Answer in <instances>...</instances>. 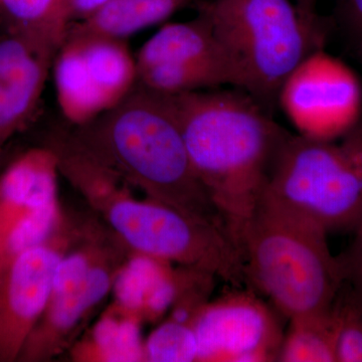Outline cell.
I'll use <instances>...</instances> for the list:
<instances>
[{"mask_svg": "<svg viewBox=\"0 0 362 362\" xmlns=\"http://www.w3.org/2000/svg\"><path fill=\"white\" fill-rule=\"evenodd\" d=\"M168 98L192 168L238 245L291 133L240 89Z\"/></svg>", "mask_w": 362, "mask_h": 362, "instance_id": "1", "label": "cell"}, {"mask_svg": "<svg viewBox=\"0 0 362 362\" xmlns=\"http://www.w3.org/2000/svg\"><path fill=\"white\" fill-rule=\"evenodd\" d=\"M58 171L54 152L42 147L28 150L0 173V275L20 252L56 235Z\"/></svg>", "mask_w": 362, "mask_h": 362, "instance_id": "8", "label": "cell"}, {"mask_svg": "<svg viewBox=\"0 0 362 362\" xmlns=\"http://www.w3.org/2000/svg\"><path fill=\"white\" fill-rule=\"evenodd\" d=\"M78 83L102 113L123 101L138 84V69L126 40L68 35Z\"/></svg>", "mask_w": 362, "mask_h": 362, "instance_id": "12", "label": "cell"}, {"mask_svg": "<svg viewBox=\"0 0 362 362\" xmlns=\"http://www.w3.org/2000/svg\"><path fill=\"white\" fill-rule=\"evenodd\" d=\"M356 45L357 49H358L359 58H361V61L362 63V40H361V42H357Z\"/></svg>", "mask_w": 362, "mask_h": 362, "instance_id": "27", "label": "cell"}, {"mask_svg": "<svg viewBox=\"0 0 362 362\" xmlns=\"http://www.w3.org/2000/svg\"><path fill=\"white\" fill-rule=\"evenodd\" d=\"M197 354L199 347L192 325L171 319L156 328L144 345L147 361H197Z\"/></svg>", "mask_w": 362, "mask_h": 362, "instance_id": "22", "label": "cell"}, {"mask_svg": "<svg viewBox=\"0 0 362 362\" xmlns=\"http://www.w3.org/2000/svg\"><path fill=\"white\" fill-rule=\"evenodd\" d=\"M0 13L6 32L52 59L71 25L68 0H0Z\"/></svg>", "mask_w": 362, "mask_h": 362, "instance_id": "15", "label": "cell"}, {"mask_svg": "<svg viewBox=\"0 0 362 362\" xmlns=\"http://www.w3.org/2000/svg\"><path fill=\"white\" fill-rule=\"evenodd\" d=\"M101 165L86 169L75 187L103 214L114 233L138 255L197 269L233 287H247L237 243L223 226L163 202L136 199Z\"/></svg>", "mask_w": 362, "mask_h": 362, "instance_id": "4", "label": "cell"}, {"mask_svg": "<svg viewBox=\"0 0 362 362\" xmlns=\"http://www.w3.org/2000/svg\"><path fill=\"white\" fill-rule=\"evenodd\" d=\"M218 57L228 59L214 35L211 21L206 14L199 11L194 20L162 26L142 45L136 63L140 71L163 64Z\"/></svg>", "mask_w": 362, "mask_h": 362, "instance_id": "14", "label": "cell"}, {"mask_svg": "<svg viewBox=\"0 0 362 362\" xmlns=\"http://www.w3.org/2000/svg\"><path fill=\"white\" fill-rule=\"evenodd\" d=\"M318 0H294L297 8L307 18H314L318 16L316 11Z\"/></svg>", "mask_w": 362, "mask_h": 362, "instance_id": "26", "label": "cell"}, {"mask_svg": "<svg viewBox=\"0 0 362 362\" xmlns=\"http://www.w3.org/2000/svg\"><path fill=\"white\" fill-rule=\"evenodd\" d=\"M337 362H362V301L343 282L330 308Z\"/></svg>", "mask_w": 362, "mask_h": 362, "instance_id": "21", "label": "cell"}, {"mask_svg": "<svg viewBox=\"0 0 362 362\" xmlns=\"http://www.w3.org/2000/svg\"><path fill=\"white\" fill-rule=\"evenodd\" d=\"M187 269L173 271L170 263L138 255L116 279V296L125 315L156 319L173 307L187 280Z\"/></svg>", "mask_w": 362, "mask_h": 362, "instance_id": "13", "label": "cell"}, {"mask_svg": "<svg viewBox=\"0 0 362 362\" xmlns=\"http://www.w3.org/2000/svg\"><path fill=\"white\" fill-rule=\"evenodd\" d=\"M278 104L298 134L332 141L361 120L362 85L344 62L318 49L286 78Z\"/></svg>", "mask_w": 362, "mask_h": 362, "instance_id": "7", "label": "cell"}, {"mask_svg": "<svg viewBox=\"0 0 362 362\" xmlns=\"http://www.w3.org/2000/svg\"><path fill=\"white\" fill-rule=\"evenodd\" d=\"M338 23L354 42L362 40V0H337Z\"/></svg>", "mask_w": 362, "mask_h": 362, "instance_id": "24", "label": "cell"}, {"mask_svg": "<svg viewBox=\"0 0 362 362\" xmlns=\"http://www.w3.org/2000/svg\"><path fill=\"white\" fill-rule=\"evenodd\" d=\"M277 357L280 362H337L329 311L289 319Z\"/></svg>", "mask_w": 362, "mask_h": 362, "instance_id": "19", "label": "cell"}, {"mask_svg": "<svg viewBox=\"0 0 362 362\" xmlns=\"http://www.w3.org/2000/svg\"><path fill=\"white\" fill-rule=\"evenodd\" d=\"M189 2L190 0H110L88 20L71 25L68 35L126 40L150 26L163 23Z\"/></svg>", "mask_w": 362, "mask_h": 362, "instance_id": "16", "label": "cell"}, {"mask_svg": "<svg viewBox=\"0 0 362 362\" xmlns=\"http://www.w3.org/2000/svg\"><path fill=\"white\" fill-rule=\"evenodd\" d=\"M277 313L250 289L207 302L192 323L197 361H277L284 337Z\"/></svg>", "mask_w": 362, "mask_h": 362, "instance_id": "9", "label": "cell"}, {"mask_svg": "<svg viewBox=\"0 0 362 362\" xmlns=\"http://www.w3.org/2000/svg\"><path fill=\"white\" fill-rule=\"evenodd\" d=\"M83 350L84 358L105 361H145L136 318L126 315L121 321L106 319L95 329L92 341Z\"/></svg>", "mask_w": 362, "mask_h": 362, "instance_id": "20", "label": "cell"}, {"mask_svg": "<svg viewBox=\"0 0 362 362\" xmlns=\"http://www.w3.org/2000/svg\"><path fill=\"white\" fill-rule=\"evenodd\" d=\"M263 194L327 233L354 230L362 218V119L332 141L291 133Z\"/></svg>", "mask_w": 362, "mask_h": 362, "instance_id": "6", "label": "cell"}, {"mask_svg": "<svg viewBox=\"0 0 362 362\" xmlns=\"http://www.w3.org/2000/svg\"><path fill=\"white\" fill-rule=\"evenodd\" d=\"M138 84L168 96L211 90L225 85L240 89L235 69L223 57L150 66L138 71Z\"/></svg>", "mask_w": 362, "mask_h": 362, "instance_id": "17", "label": "cell"}, {"mask_svg": "<svg viewBox=\"0 0 362 362\" xmlns=\"http://www.w3.org/2000/svg\"><path fill=\"white\" fill-rule=\"evenodd\" d=\"M47 71V66L16 73L0 71V150L37 109Z\"/></svg>", "mask_w": 362, "mask_h": 362, "instance_id": "18", "label": "cell"}, {"mask_svg": "<svg viewBox=\"0 0 362 362\" xmlns=\"http://www.w3.org/2000/svg\"><path fill=\"white\" fill-rule=\"evenodd\" d=\"M352 232L351 244L338 259L341 265L343 282L346 283L362 301V218Z\"/></svg>", "mask_w": 362, "mask_h": 362, "instance_id": "23", "label": "cell"}, {"mask_svg": "<svg viewBox=\"0 0 362 362\" xmlns=\"http://www.w3.org/2000/svg\"><path fill=\"white\" fill-rule=\"evenodd\" d=\"M52 238L20 252L0 275V362L18 361L49 302L63 258Z\"/></svg>", "mask_w": 362, "mask_h": 362, "instance_id": "10", "label": "cell"}, {"mask_svg": "<svg viewBox=\"0 0 362 362\" xmlns=\"http://www.w3.org/2000/svg\"><path fill=\"white\" fill-rule=\"evenodd\" d=\"M71 136L89 156L149 199L226 228L192 168L166 95L137 84L123 101L77 126Z\"/></svg>", "mask_w": 362, "mask_h": 362, "instance_id": "2", "label": "cell"}, {"mask_svg": "<svg viewBox=\"0 0 362 362\" xmlns=\"http://www.w3.org/2000/svg\"><path fill=\"white\" fill-rule=\"evenodd\" d=\"M99 258L82 285L69 290H52L44 313L21 351L20 361H42L63 349L66 338L109 292L112 270Z\"/></svg>", "mask_w": 362, "mask_h": 362, "instance_id": "11", "label": "cell"}, {"mask_svg": "<svg viewBox=\"0 0 362 362\" xmlns=\"http://www.w3.org/2000/svg\"><path fill=\"white\" fill-rule=\"evenodd\" d=\"M327 235L262 195L238 240L247 289L265 295L288 319L329 311L343 273Z\"/></svg>", "mask_w": 362, "mask_h": 362, "instance_id": "3", "label": "cell"}, {"mask_svg": "<svg viewBox=\"0 0 362 362\" xmlns=\"http://www.w3.org/2000/svg\"><path fill=\"white\" fill-rule=\"evenodd\" d=\"M110 0H68V11L71 21L80 23L94 16Z\"/></svg>", "mask_w": 362, "mask_h": 362, "instance_id": "25", "label": "cell"}, {"mask_svg": "<svg viewBox=\"0 0 362 362\" xmlns=\"http://www.w3.org/2000/svg\"><path fill=\"white\" fill-rule=\"evenodd\" d=\"M199 11L211 21L240 89L270 112L286 78L324 49L330 30L324 18H307L291 0H206Z\"/></svg>", "mask_w": 362, "mask_h": 362, "instance_id": "5", "label": "cell"}]
</instances>
